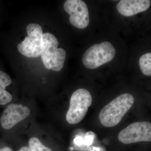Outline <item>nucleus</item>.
I'll return each mask as SVG.
<instances>
[{
    "mask_svg": "<svg viewBox=\"0 0 151 151\" xmlns=\"http://www.w3.org/2000/svg\"><path fill=\"white\" fill-rule=\"evenodd\" d=\"M65 12L70 15V24L78 29L87 27L89 23V11L86 3L81 0H67L64 4Z\"/></svg>",
    "mask_w": 151,
    "mask_h": 151,
    "instance_id": "0eeeda50",
    "label": "nucleus"
},
{
    "mask_svg": "<svg viewBox=\"0 0 151 151\" xmlns=\"http://www.w3.org/2000/svg\"><path fill=\"white\" fill-rule=\"evenodd\" d=\"M139 64L142 72L147 76H151V53L148 52L141 57Z\"/></svg>",
    "mask_w": 151,
    "mask_h": 151,
    "instance_id": "9b49d317",
    "label": "nucleus"
},
{
    "mask_svg": "<svg viewBox=\"0 0 151 151\" xmlns=\"http://www.w3.org/2000/svg\"><path fill=\"white\" fill-rule=\"evenodd\" d=\"M0 151H12V150L9 147H4L3 148L0 149Z\"/></svg>",
    "mask_w": 151,
    "mask_h": 151,
    "instance_id": "4468645a",
    "label": "nucleus"
},
{
    "mask_svg": "<svg viewBox=\"0 0 151 151\" xmlns=\"http://www.w3.org/2000/svg\"><path fill=\"white\" fill-rule=\"evenodd\" d=\"M150 4V0H122L117 4V9L122 15L131 17L147 10Z\"/></svg>",
    "mask_w": 151,
    "mask_h": 151,
    "instance_id": "1a4fd4ad",
    "label": "nucleus"
},
{
    "mask_svg": "<svg viewBox=\"0 0 151 151\" xmlns=\"http://www.w3.org/2000/svg\"><path fill=\"white\" fill-rule=\"evenodd\" d=\"M58 44L53 35L49 32L44 34L41 56L44 65L48 70L59 71L63 67L66 52L63 49L58 48Z\"/></svg>",
    "mask_w": 151,
    "mask_h": 151,
    "instance_id": "f03ea898",
    "label": "nucleus"
},
{
    "mask_svg": "<svg viewBox=\"0 0 151 151\" xmlns=\"http://www.w3.org/2000/svg\"><path fill=\"white\" fill-rule=\"evenodd\" d=\"M19 151H31L29 147H24L20 149Z\"/></svg>",
    "mask_w": 151,
    "mask_h": 151,
    "instance_id": "ddd939ff",
    "label": "nucleus"
},
{
    "mask_svg": "<svg viewBox=\"0 0 151 151\" xmlns=\"http://www.w3.org/2000/svg\"><path fill=\"white\" fill-rule=\"evenodd\" d=\"M116 53L113 45L108 42H104L88 48L83 55L82 62L87 68L95 69L111 61Z\"/></svg>",
    "mask_w": 151,
    "mask_h": 151,
    "instance_id": "7ed1b4c3",
    "label": "nucleus"
},
{
    "mask_svg": "<svg viewBox=\"0 0 151 151\" xmlns=\"http://www.w3.org/2000/svg\"><path fill=\"white\" fill-rule=\"evenodd\" d=\"M30 114V110L27 106L12 104L4 110L1 119L2 127L5 129H10Z\"/></svg>",
    "mask_w": 151,
    "mask_h": 151,
    "instance_id": "6e6552de",
    "label": "nucleus"
},
{
    "mask_svg": "<svg viewBox=\"0 0 151 151\" xmlns=\"http://www.w3.org/2000/svg\"><path fill=\"white\" fill-rule=\"evenodd\" d=\"M118 139L124 144L151 141V124L148 122L132 123L121 131Z\"/></svg>",
    "mask_w": 151,
    "mask_h": 151,
    "instance_id": "423d86ee",
    "label": "nucleus"
},
{
    "mask_svg": "<svg viewBox=\"0 0 151 151\" xmlns=\"http://www.w3.org/2000/svg\"><path fill=\"white\" fill-rule=\"evenodd\" d=\"M134 97L130 94H121L107 104L99 114V119L104 127L116 126L133 106Z\"/></svg>",
    "mask_w": 151,
    "mask_h": 151,
    "instance_id": "f257e3e1",
    "label": "nucleus"
},
{
    "mask_svg": "<svg viewBox=\"0 0 151 151\" xmlns=\"http://www.w3.org/2000/svg\"><path fill=\"white\" fill-rule=\"evenodd\" d=\"M27 36L17 45L19 51L29 58L38 57L41 54L43 32L37 24H30L27 27Z\"/></svg>",
    "mask_w": 151,
    "mask_h": 151,
    "instance_id": "39448f33",
    "label": "nucleus"
},
{
    "mask_svg": "<svg viewBox=\"0 0 151 151\" xmlns=\"http://www.w3.org/2000/svg\"><path fill=\"white\" fill-rule=\"evenodd\" d=\"M11 84L12 79L9 75L0 71V105H5L12 101V95L5 89L6 87Z\"/></svg>",
    "mask_w": 151,
    "mask_h": 151,
    "instance_id": "9d476101",
    "label": "nucleus"
},
{
    "mask_svg": "<svg viewBox=\"0 0 151 151\" xmlns=\"http://www.w3.org/2000/svg\"><path fill=\"white\" fill-rule=\"evenodd\" d=\"M92 101L91 94L86 89L81 88L73 92L70 97V106L66 113L67 122L71 124L81 122L92 105Z\"/></svg>",
    "mask_w": 151,
    "mask_h": 151,
    "instance_id": "20e7f679",
    "label": "nucleus"
},
{
    "mask_svg": "<svg viewBox=\"0 0 151 151\" xmlns=\"http://www.w3.org/2000/svg\"><path fill=\"white\" fill-rule=\"evenodd\" d=\"M29 145L31 151H52L49 148L44 145L36 137L31 138L29 142Z\"/></svg>",
    "mask_w": 151,
    "mask_h": 151,
    "instance_id": "f8f14e48",
    "label": "nucleus"
}]
</instances>
